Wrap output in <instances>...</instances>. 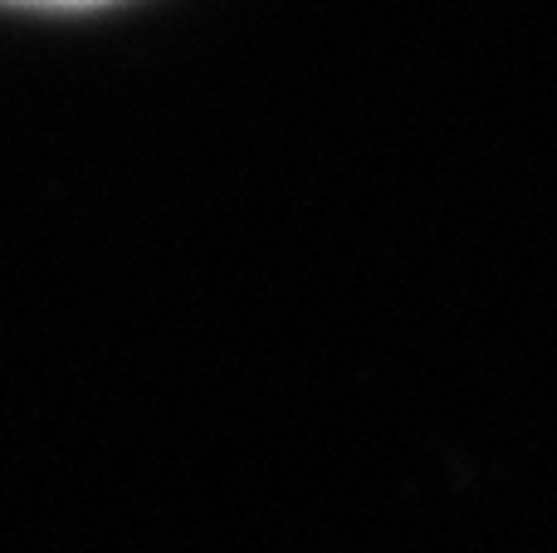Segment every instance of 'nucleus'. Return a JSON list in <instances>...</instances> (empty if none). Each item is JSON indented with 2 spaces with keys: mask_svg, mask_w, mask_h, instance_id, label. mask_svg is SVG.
<instances>
[{
  "mask_svg": "<svg viewBox=\"0 0 557 553\" xmlns=\"http://www.w3.org/2000/svg\"><path fill=\"white\" fill-rule=\"evenodd\" d=\"M35 5H98V0H35Z\"/></svg>",
  "mask_w": 557,
  "mask_h": 553,
  "instance_id": "f257e3e1",
  "label": "nucleus"
}]
</instances>
